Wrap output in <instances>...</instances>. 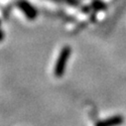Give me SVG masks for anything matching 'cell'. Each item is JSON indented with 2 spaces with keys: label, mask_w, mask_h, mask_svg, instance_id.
<instances>
[{
  "label": "cell",
  "mask_w": 126,
  "mask_h": 126,
  "mask_svg": "<svg viewBox=\"0 0 126 126\" xmlns=\"http://www.w3.org/2000/svg\"><path fill=\"white\" fill-rule=\"evenodd\" d=\"M72 54V49L70 46H65L60 52L57 62L54 67V76L56 78H62L66 73L67 65Z\"/></svg>",
  "instance_id": "6da1fadb"
},
{
  "label": "cell",
  "mask_w": 126,
  "mask_h": 126,
  "mask_svg": "<svg viewBox=\"0 0 126 126\" xmlns=\"http://www.w3.org/2000/svg\"><path fill=\"white\" fill-rule=\"evenodd\" d=\"M123 121H124L123 116H121V115H115V116H112V117L107 118L106 120H103V121L97 122V124H96V125H98V126H111V125H118V124L123 123Z\"/></svg>",
  "instance_id": "3957f363"
},
{
  "label": "cell",
  "mask_w": 126,
  "mask_h": 126,
  "mask_svg": "<svg viewBox=\"0 0 126 126\" xmlns=\"http://www.w3.org/2000/svg\"><path fill=\"white\" fill-rule=\"evenodd\" d=\"M3 38H4V34H3V32H2V30L0 29V41H2Z\"/></svg>",
  "instance_id": "277c9868"
},
{
  "label": "cell",
  "mask_w": 126,
  "mask_h": 126,
  "mask_svg": "<svg viewBox=\"0 0 126 126\" xmlns=\"http://www.w3.org/2000/svg\"><path fill=\"white\" fill-rule=\"evenodd\" d=\"M17 6L29 20H35L37 18L38 12L36 8L33 5H31L28 1H26V0H19L17 2Z\"/></svg>",
  "instance_id": "7a4b0ae2"
}]
</instances>
